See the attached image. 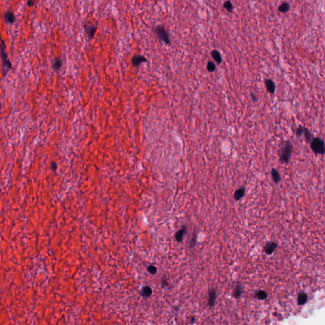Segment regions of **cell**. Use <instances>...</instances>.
<instances>
[{
    "label": "cell",
    "instance_id": "cell-1",
    "mask_svg": "<svg viewBox=\"0 0 325 325\" xmlns=\"http://www.w3.org/2000/svg\"><path fill=\"white\" fill-rule=\"evenodd\" d=\"M293 152V145L290 140H283L280 144L277 150L280 161L283 164H287L290 162L292 153Z\"/></svg>",
    "mask_w": 325,
    "mask_h": 325
},
{
    "label": "cell",
    "instance_id": "cell-2",
    "mask_svg": "<svg viewBox=\"0 0 325 325\" xmlns=\"http://www.w3.org/2000/svg\"><path fill=\"white\" fill-rule=\"evenodd\" d=\"M310 147L315 154L322 156L325 154V142L321 138L314 137L310 143Z\"/></svg>",
    "mask_w": 325,
    "mask_h": 325
},
{
    "label": "cell",
    "instance_id": "cell-3",
    "mask_svg": "<svg viewBox=\"0 0 325 325\" xmlns=\"http://www.w3.org/2000/svg\"><path fill=\"white\" fill-rule=\"evenodd\" d=\"M155 33L158 36L160 41L165 43L166 45H170L171 43V39L169 33L166 29L164 28L162 25H158L154 30Z\"/></svg>",
    "mask_w": 325,
    "mask_h": 325
},
{
    "label": "cell",
    "instance_id": "cell-4",
    "mask_svg": "<svg viewBox=\"0 0 325 325\" xmlns=\"http://www.w3.org/2000/svg\"><path fill=\"white\" fill-rule=\"evenodd\" d=\"M5 44L3 40H1V58L3 62V66L5 68V71L6 72L10 69L12 68V64H11L10 60L8 58V55H7L6 50H5Z\"/></svg>",
    "mask_w": 325,
    "mask_h": 325
},
{
    "label": "cell",
    "instance_id": "cell-5",
    "mask_svg": "<svg viewBox=\"0 0 325 325\" xmlns=\"http://www.w3.org/2000/svg\"><path fill=\"white\" fill-rule=\"evenodd\" d=\"M147 62V58L142 55H134L132 57V59H131V62H132L133 65L134 67H137L139 66L141 64L144 62Z\"/></svg>",
    "mask_w": 325,
    "mask_h": 325
},
{
    "label": "cell",
    "instance_id": "cell-6",
    "mask_svg": "<svg viewBox=\"0 0 325 325\" xmlns=\"http://www.w3.org/2000/svg\"><path fill=\"white\" fill-rule=\"evenodd\" d=\"M264 83L267 92L271 94L274 93L276 90V85L274 82L271 79H265Z\"/></svg>",
    "mask_w": 325,
    "mask_h": 325
},
{
    "label": "cell",
    "instance_id": "cell-7",
    "mask_svg": "<svg viewBox=\"0 0 325 325\" xmlns=\"http://www.w3.org/2000/svg\"><path fill=\"white\" fill-rule=\"evenodd\" d=\"M85 29L89 39H92L93 38L95 34V32L97 31V27L90 24H86L85 25Z\"/></svg>",
    "mask_w": 325,
    "mask_h": 325
},
{
    "label": "cell",
    "instance_id": "cell-8",
    "mask_svg": "<svg viewBox=\"0 0 325 325\" xmlns=\"http://www.w3.org/2000/svg\"><path fill=\"white\" fill-rule=\"evenodd\" d=\"M187 227H186L185 225H183L179 231H178L177 232L176 234H175V238H176L178 242H181L183 240L184 236L185 235V234L187 232Z\"/></svg>",
    "mask_w": 325,
    "mask_h": 325
},
{
    "label": "cell",
    "instance_id": "cell-9",
    "mask_svg": "<svg viewBox=\"0 0 325 325\" xmlns=\"http://www.w3.org/2000/svg\"><path fill=\"white\" fill-rule=\"evenodd\" d=\"M216 298H217L216 291H215L214 289H212L210 291L209 298H208V305H210V307H213L215 305V302H216Z\"/></svg>",
    "mask_w": 325,
    "mask_h": 325
},
{
    "label": "cell",
    "instance_id": "cell-10",
    "mask_svg": "<svg viewBox=\"0 0 325 325\" xmlns=\"http://www.w3.org/2000/svg\"><path fill=\"white\" fill-rule=\"evenodd\" d=\"M4 19L6 23L13 24L15 20V17L13 12H10V11H7L5 13Z\"/></svg>",
    "mask_w": 325,
    "mask_h": 325
},
{
    "label": "cell",
    "instance_id": "cell-11",
    "mask_svg": "<svg viewBox=\"0 0 325 325\" xmlns=\"http://www.w3.org/2000/svg\"><path fill=\"white\" fill-rule=\"evenodd\" d=\"M303 135H304L305 141L306 142V143L307 144L311 143V141L314 138V136L311 133V131H310L308 128H307L304 126V134Z\"/></svg>",
    "mask_w": 325,
    "mask_h": 325
},
{
    "label": "cell",
    "instance_id": "cell-12",
    "mask_svg": "<svg viewBox=\"0 0 325 325\" xmlns=\"http://www.w3.org/2000/svg\"><path fill=\"white\" fill-rule=\"evenodd\" d=\"M276 247L277 244H276L275 243H269L266 244V245L264 246V251L267 255H270L273 253V251H274Z\"/></svg>",
    "mask_w": 325,
    "mask_h": 325
},
{
    "label": "cell",
    "instance_id": "cell-13",
    "mask_svg": "<svg viewBox=\"0 0 325 325\" xmlns=\"http://www.w3.org/2000/svg\"><path fill=\"white\" fill-rule=\"evenodd\" d=\"M211 55L218 64H220L222 62V57L220 52L217 50H213L211 51Z\"/></svg>",
    "mask_w": 325,
    "mask_h": 325
},
{
    "label": "cell",
    "instance_id": "cell-14",
    "mask_svg": "<svg viewBox=\"0 0 325 325\" xmlns=\"http://www.w3.org/2000/svg\"><path fill=\"white\" fill-rule=\"evenodd\" d=\"M271 175H272V178L274 182L276 184H278L279 182L281 181V178L280 173L276 169H275V168L272 169Z\"/></svg>",
    "mask_w": 325,
    "mask_h": 325
},
{
    "label": "cell",
    "instance_id": "cell-15",
    "mask_svg": "<svg viewBox=\"0 0 325 325\" xmlns=\"http://www.w3.org/2000/svg\"><path fill=\"white\" fill-rule=\"evenodd\" d=\"M244 194H245V189L244 187H241L236 190L234 194V197L236 201H238L243 198Z\"/></svg>",
    "mask_w": 325,
    "mask_h": 325
},
{
    "label": "cell",
    "instance_id": "cell-16",
    "mask_svg": "<svg viewBox=\"0 0 325 325\" xmlns=\"http://www.w3.org/2000/svg\"><path fill=\"white\" fill-rule=\"evenodd\" d=\"M152 290L151 289V288L148 286H144L142 289L141 295H142V297L147 298V297H150L151 295H152Z\"/></svg>",
    "mask_w": 325,
    "mask_h": 325
},
{
    "label": "cell",
    "instance_id": "cell-17",
    "mask_svg": "<svg viewBox=\"0 0 325 325\" xmlns=\"http://www.w3.org/2000/svg\"><path fill=\"white\" fill-rule=\"evenodd\" d=\"M242 294V287L241 284H238L235 288L234 290L232 293V296L236 298H238L241 297V295Z\"/></svg>",
    "mask_w": 325,
    "mask_h": 325
},
{
    "label": "cell",
    "instance_id": "cell-18",
    "mask_svg": "<svg viewBox=\"0 0 325 325\" xmlns=\"http://www.w3.org/2000/svg\"><path fill=\"white\" fill-rule=\"evenodd\" d=\"M290 8V3L288 2H284L278 7V11L281 13H286L288 12Z\"/></svg>",
    "mask_w": 325,
    "mask_h": 325
},
{
    "label": "cell",
    "instance_id": "cell-19",
    "mask_svg": "<svg viewBox=\"0 0 325 325\" xmlns=\"http://www.w3.org/2000/svg\"><path fill=\"white\" fill-rule=\"evenodd\" d=\"M307 300V295L305 293H301L298 295L297 301L299 305H304L305 303H306Z\"/></svg>",
    "mask_w": 325,
    "mask_h": 325
},
{
    "label": "cell",
    "instance_id": "cell-20",
    "mask_svg": "<svg viewBox=\"0 0 325 325\" xmlns=\"http://www.w3.org/2000/svg\"><path fill=\"white\" fill-rule=\"evenodd\" d=\"M255 297L259 300H264L267 297V293L265 291L259 290L255 293Z\"/></svg>",
    "mask_w": 325,
    "mask_h": 325
},
{
    "label": "cell",
    "instance_id": "cell-21",
    "mask_svg": "<svg viewBox=\"0 0 325 325\" xmlns=\"http://www.w3.org/2000/svg\"><path fill=\"white\" fill-rule=\"evenodd\" d=\"M61 66H62L61 60L59 58H56L55 59V61L53 62L52 67L55 69V70L58 71V70H59L60 68L61 67Z\"/></svg>",
    "mask_w": 325,
    "mask_h": 325
},
{
    "label": "cell",
    "instance_id": "cell-22",
    "mask_svg": "<svg viewBox=\"0 0 325 325\" xmlns=\"http://www.w3.org/2000/svg\"><path fill=\"white\" fill-rule=\"evenodd\" d=\"M304 134V126H299L295 130V135L297 137H301Z\"/></svg>",
    "mask_w": 325,
    "mask_h": 325
},
{
    "label": "cell",
    "instance_id": "cell-23",
    "mask_svg": "<svg viewBox=\"0 0 325 325\" xmlns=\"http://www.w3.org/2000/svg\"><path fill=\"white\" fill-rule=\"evenodd\" d=\"M224 8L227 10L229 12H231V13L232 12L233 6H232V4L231 3V2L230 1H225L224 3Z\"/></svg>",
    "mask_w": 325,
    "mask_h": 325
},
{
    "label": "cell",
    "instance_id": "cell-24",
    "mask_svg": "<svg viewBox=\"0 0 325 325\" xmlns=\"http://www.w3.org/2000/svg\"><path fill=\"white\" fill-rule=\"evenodd\" d=\"M207 69L210 72H214L216 70V65H215L213 62H209L207 64Z\"/></svg>",
    "mask_w": 325,
    "mask_h": 325
},
{
    "label": "cell",
    "instance_id": "cell-25",
    "mask_svg": "<svg viewBox=\"0 0 325 325\" xmlns=\"http://www.w3.org/2000/svg\"><path fill=\"white\" fill-rule=\"evenodd\" d=\"M147 271L149 273L151 274H155L157 272V269L155 266L151 265L147 267Z\"/></svg>",
    "mask_w": 325,
    "mask_h": 325
},
{
    "label": "cell",
    "instance_id": "cell-26",
    "mask_svg": "<svg viewBox=\"0 0 325 325\" xmlns=\"http://www.w3.org/2000/svg\"><path fill=\"white\" fill-rule=\"evenodd\" d=\"M51 168H52V169L54 171H55L57 168V164L55 163V162H52V164H51Z\"/></svg>",
    "mask_w": 325,
    "mask_h": 325
},
{
    "label": "cell",
    "instance_id": "cell-27",
    "mask_svg": "<svg viewBox=\"0 0 325 325\" xmlns=\"http://www.w3.org/2000/svg\"><path fill=\"white\" fill-rule=\"evenodd\" d=\"M27 5L29 6H32L34 5V1H33V0H27Z\"/></svg>",
    "mask_w": 325,
    "mask_h": 325
},
{
    "label": "cell",
    "instance_id": "cell-28",
    "mask_svg": "<svg viewBox=\"0 0 325 325\" xmlns=\"http://www.w3.org/2000/svg\"><path fill=\"white\" fill-rule=\"evenodd\" d=\"M251 97H252V99H253V100L254 102H256V101L257 100V97L255 96L253 93H251Z\"/></svg>",
    "mask_w": 325,
    "mask_h": 325
}]
</instances>
